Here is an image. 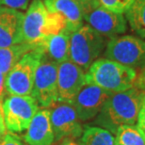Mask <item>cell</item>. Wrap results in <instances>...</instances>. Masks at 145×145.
Wrapping results in <instances>:
<instances>
[{
	"label": "cell",
	"instance_id": "f546056e",
	"mask_svg": "<svg viewBox=\"0 0 145 145\" xmlns=\"http://www.w3.org/2000/svg\"><path fill=\"white\" fill-rule=\"evenodd\" d=\"M141 88H143V89H145V72L142 74V76H141V78H140V84H138Z\"/></svg>",
	"mask_w": 145,
	"mask_h": 145
},
{
	"label": "cell",
	"instance_id": "4fadbf2b",
	"mask_svg": "<svg viewBox=\"0 0 145 145\" xmlns=\"http://www.w3.org/2000/svg\"><path fill=\"white\" fill-rule=\"evenodd\" d=\"M24 14L17 10L0 8V48L23 43Z\"/></svg>",
	"mask_w": 145,
	"mask_h": 145
},
{
	"label": "cell",
	"instance_id": "9c48e42d",
	"mask_svg": "<svg viewBox=\"0 0 145 145\" xmlns=\"http://www.w3.org/2000/svg\"><path fill=\"white\" fill-rule=\"evenodd\" d=\"M84 20L92 29L105 38L123 34L127 29L126 20L123 14L106 10L96 2L84 11Z\"/></svg>",
	"mask_w": 145,
	"mask_h": 145
},
{
	"label": "cell",
	"instance_id": "7a4b0ae2",
	"mask_svg": "<svg viewBox=\"0 0 145 145\" xmlns=\"http://www.w3.org/2000/svg\"><path fill=\"white\" fill-rule=\"evenodd\" d=\"M87 84L98 86L109 92L123 91L134 87L137 79L135 69L108 59H96L85 74Z\"/></svg>",
	"mask_w": 145,
	"mask_h": 145
},
{
	"label": "cell",
	"instance_id": "5b68a950",
	"mask_svg": "<svg viewBox=\"0 0 145 145\" xmlns=\"http://www.w3.org/2000/svg\"><path fill=\"white\" fill-rule=\"evenodd\" d=\"M38 110L39 104L31 95H10L2 103L6 128L13 133L25 131Z\"/></svg>",
	"mask_w": 145,
	"mask_h": 145
},
{
	"label": "cell",
	"instance_id": "4316f807",
	"mask_svg": "<svg viewBox=\"0 0 145 145\" xmlns=\"http://www.w3.org/2000/svg\"><path fill=\"white\" fill-rule=\"evenodd\" d=\"M6 125L4 121V117H3L2 112V103H0V140L4 137L6 134Z\"/></svg>",
	"mask_w": 145,
	"mask_h": 145
},
{
	"label": "cell",
	"instance_id": "44dd1931",
	"mask_svg": "<svg viewBox=\"0 0 145 145\" xmlns=\"http://www.w3.org/2000/svg\"><path fill=\"white\" fill-rule=\"evenodd\" d=\"M63 31H69L68 24L66 22V20L59 14L47 10L46 25L44 29L45 37L50 35H56V34L63 32Z\"/></svg>",
	"mask_w": 145,
	"mask_h": 145
},
{
	"label": "cell",
	"instance_id": "9a60e30c",
	"mask_svg": "<svg viewBox=\"0 0 145 145\" xmlns=\"http://www.w3.org/2000/svg\"><path fill=\"white\" fill-rule=\"evenodd\" d=\"M71 32L63 31L56 35L46 36L35 45L43 53V56L48 57L57 64L69 59V47H70Z\"/></svg>",
	"mask_w": 145,
	"mask_h": 145
},
{
	"label": "cell",
	"instance_id": "603a6c76",
	"mask_svg": "<svg viewBox=\"0 0 145 145\" xmlns=\"http://www.w3.org/2000/svg\"><path fill=\"white\" fill-rule=\"evenodd\" d=\"M31 0H1V5H4L12 10H27Z\"/></svg>",
	"mask_w": 145,
	"mask_h": 145
},
{
	"label": "cell",
	"instance_id": "3957f363",
	"mask_svg": "<svg viewBox=\"0 0 145 145\" xmlns=\"http://www.w3.org/2000/svg\"><path fill=\"white\" fill-rule=\"evenodd\" d=\"M105 37L97 33L89 25H82L70 35L69 59L88 71L106 46Z\"/></svg>",
	"mask_w": 145,
	"mask_h": 145
},
{
	"label": "cell",
	"instance_id": "e0dca14e",
	"mask_svg": "<svg viewBox=\"0 0 145 145\" xmlns=\"http://www.w3.org/2000/svg\"><path fill=\"white\" fill-rule=\"evenodd\" d=\"M33 49H35V46L25 42L0 48V72L7 75L11 68Z\"/></svg>",
	"mask_w": 145,
	"mask_h": 145
},
{
	"label": "cell",
	"instance_id": "6da1fadb",
	"mask_svg": "<svg viewBox=\"0 0 145 145\" xmlns=\"http://www.w3.org/2000/svg\"><path fill=\"white\" fill-rule=\"evenodd\" d=\"M144 95V92L136 87L123 91L111 93L95 123L111 133H116L121 125L135 124Z\"/></svg>",
	"mask_w": 145,
	"mask_h": 145
},
{
	"label": "cell",
	"instance_id": "ffe728a7",
	"mask_svg": "<svg viewBox=\"0 0 145 145\" xmlns=\"http://www.w3.org/2000/svg\"><path fill=\"white\" fill-rule=\"evenodd\" d=\"M116 145H145V135L138 126L121 125L116 131Z\"/></svg>",
	"mask_w": 145,
	"mask_h": 145
},
{
	"label": "cell",
	"instance_id": "4dcf8cb0",
	"mask_svg": "<svg viewBox=\"0 0 145 145\" xmlns=\"http://www.w3.org/2000/svg\"><path fill=\"white\" fill-rule=\"evenodd\" d=\"M2 8V5H1V4H0V8Z\"/></svg>",
	"mask_w": 145,
	"mask_h": 145
},
{
	"label": "cell",
	"instance_id": "83f0119b",
	"mask_svg": "<svg viewBox=\"0 0 145 145\" xmlns=\"http://www.w3.org/2000/svg\"><path fill=\"white\" fill-rule=\"evenodd\" d=\"M75 1H77L81 6H82L83 10L85 11L86 10H88L91 6L93 5L94 3L96 2V0H75Z\"/></svg>",
	"mask_w": 145,
	"mask_h": 145
},
{
	"label": "cell",
	"instance_id": "30bf717a",
	"mask_svg": "<svg viewBox=\"0 0 145 145\" xmlns=\"http://www.w3.org/2000/svg\"><path fill=\"white\" fill-rule=\"evenodd\" d=\"M111 93L98 86L86 83L72 103L79 120L85 121L97 116Z\"/></svg>",
	"mask_w": 145,
	"mask_h": 145
},
{
	"label": "cell",
	"instance_id": "d4e9b609",
	"mask_svg": "<svg viewBox=\"0 0 145 145\" xmlns=\"http://www.w3.org/2000/svg\"><path fill=\"white\" fill-rule=\"evenodd\" d=\"M138 126L140 127V129L144 133L145 135V95L142 101V105L138 113Z\"/></svg>",
	"mask_w": 145,
	"mask_h": 145
},
{
	"label": "cell",
	"instance_id": "52a82bcc",
	"mask_svg": "<svg viewBox=\"0 0 145 145\" xmlns=\"http://www.w3.org/2000/svg\"><path fill=\"white\" fill-rule=\"evenodd\" d=\"M57 64L42 56L38 66L31 96L42 106L50 108L57 102Z\"/></svg>",
	"mask_w": 145,
	"mask_h": 145
},
{
	"label": "cell",
	"instance_id": "277c9868",
	"mask_svg": "<svg viewBox=\"0 0 145 145\" xmlns=\"http://www.w3.org/2000/svg\"><path fill=\"white\" fill-rule=\"evenodd\" d=\"M42 56L38 49L25 54L6 75V92L10 95H31L36 70Z\"/></svg>",
	"mask_w": 145,
	"mask_h": 145
},
{
	"label": "cell",
	"instance_id": "7402d4cb",
	"mask_svg": "<svg viewBox=\"0 0 145 145\" xmlns=\"http://www.w3.org/2000/svg\"><path fill=\"white\" fill-rule=\"evenodd\" d=\"M135 0H96L100 7L113 12L123 14L130 8Z\"/></svg>",
	"mask_w": 145,
	"mask_h": 145
},
{
	"label": "cell",
	"instance_id": "8992f818",
	"mask_svg": "<svg viewBox=\"0 0 145 145\" xmlns=\"http://www.w3.org/2000/svg\"><path fill=\"white\" fill-rule=\"evenodd\" d=\"M105 56L127 67H142L145 65V40L131 35L113 37L106 43Z\"/></svg>",
	"mask_w": 145,
	"mask_h": 145
},
{
	"label": "cell",
	"instance_id": "ac0fdd59",
	"mask_svg": "<svg viewBox=\"0 0 145 145\" xmlns=\"http://www.w3.org/2000/svg\"><path fill=\"white\" fill-rule=\"evenodd\" d=\"M131 29L141 38H145V0H135L125 12Z\"/></svg>",
	"mask_w": 145,
	"mask_h": 145
},
{
	"label": "cell",
	"instance_id": "8fae6325",
	"mask_svg": "<svg viewBox=\"0 0 145 145\" xmlns=\"http://www.w3.org/2000/svg\"><path fill=\"white\" fill-rule=\"evenodd\" d=\"M86 84L85 71L70 59L57 66V101L72 104Z\"/></svg>",
	"mask_w": 145,
	"mask_h": 145
},
{
	"label": "cell",
	"instance_id": "d6986e66",
	"mask_svg": "<svg viewBox=\"0 0 145 145\" xmlns=\"http://www.w3.org/2000/svg\"><path fill=\"white\" fill-rule=\"evenodd\" d=\"M80 143L81 145H116L111 132L96 126L85 127Z\"/></svg>",
	"mask_w": 145,
	"mask_h": 145
},
{
	"label": "cell",
	"instance_id": "5bb4252c",
	"mask_svg": "<svg viewBox=\"0 0 145 145\" xmlns=\"http://www.w3.org/2000/svg\"><path fill=\"white\" fill-rule=\"evenodd\" d=\"M24 140L28 145H52L55 141L49 109L38 110L31 120Z\"/></svg>",
	"mask_w": 145,
	"mask_h": 145
},
{
	"label": "cell",
	"instance_id": "7c38bea8",
	"mask_svg": "<svg viewBox=\"0 0 145 145\" xmlns=\"http://www.w3.org/2000/svg\"><path fill=\"white\" fill-rule=\"evenodd\" d=\"M47 10L42 0H33L24 14L23 20V42L35 46L44 35Z\"/></svg>",
	"mask_w": 145,
	"mask_h": 145
},
{
	"label": "cell",
	"instance_id": "f1b7e54d",
	"mask_svg": "<svg viewBox=\"0 0 145 145\" xmlns=\"http://www.w3.org/2000/svg\"><path fill=\"white\" fill-rule=\"evenodd\" d=\"M60 145H81V143L72 138H66L64 140H62V142L60 143Z\"/></svg>",
	"mask_w": 145,
	"mask_h": 145
},
{
	"label": "cell",
	"instance_id": "2e32d148",
	"mask_svg": "<svg viewBox=\"0 0 145 145\" xmlns=\"http://www.w3.org/2000/svg\"><path fill=\"white\" fill-rule=\"evenodd\" d=\"M43 4L48 11L59 14L66 20L71 33L83 25L84 10L75 0H44Z\"/></svg>",
	"mask_w": 145,
	"mask_h": 145
},
{
	"label": "cell",
	"instance_id": "cb8c5ba5",
	"mask_svg": "<svg viewBox=\"0 0 145 145\" xmlns=\"http://www.w3.org/2000/svg\"><path fill=\"white\" fill-rule=\"evenodd\" d=\"M0 145H23L21 140L11 133H7L0 140Z\"/></svg>",
	"mask_w": 145,
	"mask_h": 145
},
{
	"label": "cell",
	"instance_id": "1f68e13d",
	"mask_svg": "<svg viewBox=\"0 0 145 145\" xmlns=\"http://www.w3.org/2000/svg\"><path fill=\"white\" fill-rule=\"evenodd\" d=\"M0 3H1V0H0Z\"/></svg>",
	"mask_w": 145,
	"mask_h": 145
},
{
	"label": "cell",
	"instance_id": "ba28073f",
	"mask_svg": "<svg viewBox=\"0 0 145 145\" xmlns=\"http://www.w3.org/2000/svg\"><path fill=\"white\" fill-rule=\"evenodd\" d=\"M50 108V121L55 140L59 141L66 138H75L82 135L80 120L72 104L57 101Z\"/></svg>",
	"mask_w": 145,
	"mask_h": 145
},
{
	"label": "cell",
	"instance_id": "484cf974",
	"mask_svg": "<svg viewBox=\"0 0 145 145\" xmlns=\"http://www.w3.org/2000/svg\"><path fill=\"white\" fill-rule=\"evenodd\" d=\"M5 78L6 75L0 72V103H2L6 94V87H5Z\"/></svg>",
	"mask_w": 145,
	"mask_h": 145
}]
</instances>
